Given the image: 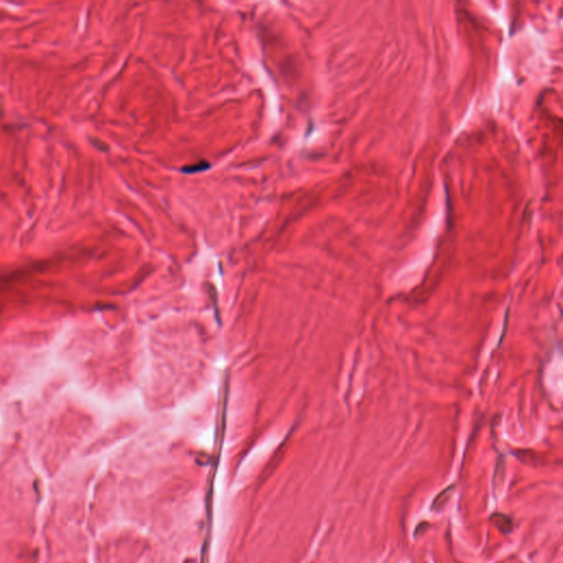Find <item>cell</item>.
<instances>
[{"label": "cell", "instance_id": "cell-1", "mask_svg": "<svg viewBox=\"0 0 563 563\" xmlns=\"http://www.w3.org/2000/svg\"><path fill=\"white\" fill-rule=\"evenodd\" d=\"M492 523L504 534H508L513 529V520L503 514H495L492 516Z\"/></svg>", "mask_w": 563, "mask_h": 563}, {"label": "cell", "instance_id": "cell-2", "mask_svg": "<svg viewBox=\"0 0 563 563\" xmlns=\"http://www.w3.org/2000/svg\"><path fill=\"white\" fill-rule=\"evenodd\" d=\"M454 489V486L451 487H448V489H445L443 492H441L440 494L436 497V500H434V504L431 506V508L434 510H439L443 507V506L448 503L449 499H450V495H451V493Z\"/></svg>", "mask_w": 563, "mask_h": 563}, {"label": "cell", "instance_id": "cell-3", "mask_svg": "<svg viewBox=\"0 0 563 563\" xmlns=\"http://www.w3.org/2000/svg\"><path fill=\"white\" fill-rule=\"evenodd\" d=\"M209 167V164L207 162H200V163H197L194 164V165H189V166H185L183 168V172L184 173H196V172H200V171H204L206 168Z\"/></svg>", "mask_w": 563, "mask_h": 563}]
</instances>
